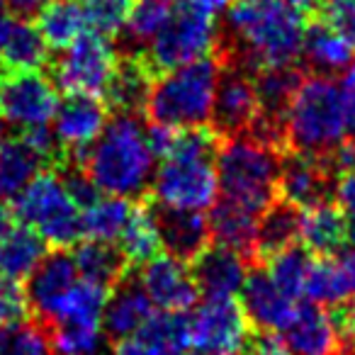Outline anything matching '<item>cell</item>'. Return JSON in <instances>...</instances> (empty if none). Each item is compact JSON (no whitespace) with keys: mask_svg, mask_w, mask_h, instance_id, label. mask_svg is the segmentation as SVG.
I'll return each mask as SVG.
<instances>
[{"mask_svg":"<svg viewBox=\"0 0 355 355\" xmlns=\"http://www.w3.org/2000/svg\"><path fill=\"white\" fill-rule=\"evenodd\" d=\"M304 17L290 0H234L222 30V59L256 73L295 66L302 54Z\"/></svg>","mask_w":355,"mask_h":355,"instance_id":"cell-1","label":"cell"},{"mask_svg":"<svg viewBox=\"0 0 355 355\" xmlns=\"http://www.w3.org/2000/svg\"><path fill=\"white\" fill-rule=\"evenodd\" d=\"M219 134L214 129L193 127L178 129L173 148L161 158L153 173V205L166 209H193L205 212L219 198L217 153Z\"/></svg>","mask_w":355,"mask_h":355,"instance_id":"cell-2","label":"cell"},{"mask_svg":"<svg viewBox=\"0 0 355 355\" xmlns=\"http://www.w3.org/2000/svg\"><path fill=\"white\" fill-rule=\"evenodd\" d=\"M80 166L100 193L139 198L151 188L156 156L146 139V124L139 114H114L93 144L85 148Z\"/></svg>","mask_w":355,"mask_h":355,"instance_id":"cell-3","label":"cell"},{"mask_svg":"<svg viewBox=\"0 0 355 355\" xmlns=\"http://www.w3.org/2000/svg\"><path fill=\"white\" fill-rule=\"evenodd\" d=\"M222 56H202L198 61L163 71L153 78L146 107L151 122L173 129L205 127L212 117L214 93H217Z\"/></svg>","mask_w":355,"mask_h":355,"instance_id":"cell-4","label":"cell"},{"mask_svg":"<svg viewBox=\"0 0 355 355\" xmlns=\"http://www.w3.org/2000/svg\"><path fill=\"white\" fill-rule=\"evenodd\" d=\"M282 139L295 151L326 156L345 141L343 88L331 76L302 78L282 117Z\"/></svg>","mask_w":355,"mask_h":355,"instance_id":"cell-5","label":"cell"},{"mask_svg":"<svg viewBox=\"0 0 355 355\" xmlns=\"http://www.w3.org/2000/svg\"><path fill=\"white\" fill-rule=\"evenodd\" d=\"M217 175L222 200L261 214L275 202L280 156L272 144L253 134H236L219 144Z\"/></svg>","mask_w":355,"mask_h":355,"instance_id":"cell-6","label":"cell"},{"mask_svg":"<svg viewBox=\"0 0 355 355\" xmlns=\"http://www.w3.org/2000/svg\"><path fill=\"white\" fill-rule=\"evenodd\" d=\"M12 214L54 248H71L83 236L80 207L69 195L59 171H42L12 200Z\"/></svg>","mask_w":355,"mask_h":355,"instance_id":"cell-7","label":"cell"},{"mask_svg":"<svg viewBox=\"0 0 355 355\" xmlns=\"http://www.w3.org/2000/svg\"><path fill=\"white\" fill-rule=\"evenodd\" d=\"M219 44H222V27L217 25V17L183 6L178 0L171 20L139 56L148 66V71L158 76L163 71L202 59V56L217 54Z\"/></svg>","mask_w":355,"mask_h":355,"instance_id":"cell-8","label":"cell"},{"mask_svg":"<svg viewBox=\"0 0 355 355\" xmlns=\"http://www.w3.org/2000/svg\"><path fill=\"white\" fill-rule=\"evenodd\" d=\"M117 64L119 51L112 40L88 30L73 44L61 49V56L54 61V83L66 93H85L103 98Z\"/></svg>","mask_w":355,"mask_h":355,"instance_id":"cell-9","label":"cell"},{"mask_svg":"<svg viewBox=\"0 0 355 355\" xmlns=\"http://www.w3.org/2000/svg\"><path fill=\"white\" fill-rule=\"evenodd\" d=\"M248 340V319L236 300H205L188 316V343L195 355H241Z\"/></svg>","mask_w":355,"mask_h":355,"instance_id":"cell-10","label":"cell"},{"mask_svg":"<svg viewBox=\"0 0 355 355\" xmlns=\"http://www.w3.org/2000/svg\"><path fill=\"white\" fill-rule=\"evenodd\" d=\"M59 100L54 78L42 71H6L0 76V117L22 132L51 124Z\"/></svg>","mask_w":355,"mask_h":355,"instance_id":"cell-11","label":"cell"},{"mask_svg":"<svg viewBox=\"0 0 355 355\" xmlns=\"http://www.w3.org/2000/svg\"><path fill=\"white\" fill-rule=\"evenodd\" d=\"M258 117H261V105H258L253 73L222 59V73H219L212 117H209L212 129L219 137L248 134Z\"/></svg>","mask_w":355,"mask_h":355,"instance_id":"cell-12","label":"cell"},{"mask_svg":"<svg viewBox=\"0 0 355 355\" xmlns=\"http://www.w3.org/2000/svg\"><path fill=\"white\" fill-rule=\"evenodd\" d=\"M107 124V105L100 95L69 93L59 100V107L51 119V132L64 151V161L80 163L85 148L98 139Z\"/></svg>","mask_w":355,"mask_h":355,"instance_id":"cell-13","label":"cell"},{"mask_svg":"<svg viewBox=\"0 0 355 355\" xmlns=\"http://www.w3.org/2000/svg\"><path fill=\"white\" fill-rule=\"evenodd\" d=\"M141 266L139 282L158 311L188 314V309H193L200 292L188 263L171 253H156Z\"/></svg>","mask_w":355,"mask_h":355,"instance_id":"cell-14","label":"cell"},{"mask_svg":"<svg viewBox=\"0 0 355 355\" xmlns=\"http://www.w3.org/2000/svg\"><path fill=\"white\" fill-rule=\"evenodd\" d=\"M290 355H338L343 348L338 321L326 306L297 304L280 331Z\"/></svg>","mask_w":355,"mask_h":355,"instance_id":"cell-15","label":"cell"},{"mask_svg":"<svg viewBox=\"0 0 355 355\" xmlns=\"http://www.w3.org/2000/svg\"><path fill=\"white\" fill-rule=\"evenodd\" d=\"M78 277L80 272L73 261V253H69L66 248H54L51 253H44L40 266L27 275V306L46 324L54 314L56 304L78 282Z\"/></svg>","mask_w":355,"mask_h":355,"instance_id":"cell-16","label":"cell"},{"mask_svg":"<svg viewBox=\"0 0 355 355\" xmlns=\"http://www.w3.org/2000/svg\"><path fill=\"white\" fill-rule=\"evenodd\" d=\"M190 268L198 292L205 300H234L241 292L243 280L248 275L246 256L232 251L227 246H207Z\"/></svg>","mask_w":355,"mask_h":355,"instance_id":"cell-17","label":"cell"},{"mask_svg":"<svg viewBox=\"0 0 355 355\" xmlns=\"http://www.w3.org/2000/svg\"><path fill=\"white\" fill-rule=\"evenodd\" d=\"M188 316L173 311H153L151 319L127 338L114 343V355H185Z\"/></svg>","mask_w":355,"mask_h":355,"instance_id":"cell-18","label":"cell"},{"mask_svg":"<svg viewBox=\"0 0 355 355\" xmlns=\"http://www.w3.org/2000/svg\"><path fill=\"white\" fill-rule=\"evenodd\" d=\"M239 295H241V309L246 314L248 324L266 331V334H280L297 306V302L290 300L270 280L266 270L248 272Z\"/></svg>","mask_w":355,"mask_h":355,"instance_id":"cell-19","label":"cell"},{"mask_svg":"<svg viewBox=\"0 0 355 355\" xmlns=\"http://www.w3.org/2000/svg\"><path fill=\"white\" fill-rule=\"evenodd\" d=\"M153 314V304L146 290L139 282V275L124 272L122 280L114 285V292L107 295L103 314V331L112 343L137 334Z\"/></svg>","mask_w":355,"mask_h":355,"instance_id":"cell-20","label":"cell"},{"mask_svg":"<svg viewBox=\"0 0 355 355\" xmlns=\"http://www.w3.org/2000/svg\"><path fill=\"white\" fill-rule=\"evenodd\" d=\"M329 188V171L324 166V158L311 153H290L280 158V175H277V193L282 200L295 205L297 209L326 200Z\"/></svg>","mask_w":355,"mask_h":355,"instance_id":"cell-21","label":"cell"},{"mask_svg":"<svg viewBox=\"0 0 355 355\" xmlns=\"http://www.w3.org/2000/svg\"><path fill=\"white\" fill-rule=\"evenodd\" d=\"M156 219L158 234H161V248H166L171 256L190 263L209 246L212 236H209V222L205 212L156 207Z\"/></svg>","mask_w":355,"mask_h":355,"instance_id":"cell-22","label":"cell"},{"mask_svg":"<svg viewBox=\"0 0 355 355\" xmlns=\"http://www.w3.org/2000/svg\"><path fill=\"white\" fill-rule=\"evenodd\" d=\"M348 236V222L338 205L319 200V202L300 209V239L306 251L314 256H334L345 246Z\"/></svg>","mask_w":355,"mask_h":355,"instance_id":"cell-23","label":"cell"},{"mask_svg":"<svg viewBox=\"0 0 355 355\" xmlns=\"http://www.w3.org/2000/svg\"><path fill=\"white\" fill-rule=\"evenodd\" d=\"M153 78L156 76L148 71L141 56H119L117 69L103 93L107 110H114L117 114H141Z\"/></svg>","mask_w":355,"mask_h":355,"instance_id":"cell-24","label":"cell"},{"mask_svg":"<svg viewBox=\"0 0 355 355\" xmlns=\"http://www.w3.org/2000/svg\"><path fill=\"white\" fill-rule=\"evenodd\" d=\"M46 158L25 137L8 139L0 146V202H12L44 171Z\"/></svg>","mask_w":355,"mask_h":355,"instance_id":"cell-25","label":"cell"},{"mask_svg":"<svg viewBox=\"0 0 355 355\" xmlns=\"http://www.w3.org/2000/svg\"><path fill=\"white\" fill-rule=\"evenodd\" d=\"M209 209H212V214L207 217V222L209 236L214 239V243L232 248L241 256H251L256 251L258 217L261 214L251 212L241 205L229 202V200L214 202Z\"/></svg>","mask_w":355,"mask_h":355,"instance_id":"cell-26","label":"cell"},{"mask_svg":"<svg viewBox=\"0 0 355 355\" xmlns=\"http://www.w3.org/2000/svg\"><path fill=\"white\" fill-rule=\"evenodd\" d=\"M110 287L78 277L73 287L56 304L46 326H83V329H103L105 302H107Z\"/></svg>","mask_w":355,"mask_h":355,"instance_id":"cell-27","label":"cell"},{"mask_svg":"<svg viewBox=\"0 0 355 355\" xmlns=\"http://www.w3.org/2000/svg\"><path fill=\"white\" fill-rule=\"evenodd\" d=\"M302 59L321 76H334L345 71L355 59V49L324 20L304 27L302 37Z\"/></svg>","mask_w":355,"mask_h":355,"instance_id":"cell-28","label":"cell"},{"mask_svg":"<svg viewBox=\"0 0 355 355\" xmlns=\"http://www.w3.org/2000/svg\"><path fill=\"white\" fill-rule=\"evenodd\" d=\"M178 0H129L124 30L119 32L127 56H139L175 12Z\"/></svg>","mask_w":355,"mask_h":355,"instance_id":"cell-29","label":"cell"},{"mask_svg":"<svg viewBox=\"0 0 355 355\" xmlns=\"http://www.w3.org/2000/svg\"><path fill=\"white\" fill-rule=\"evenodd\" d=\"M49 49L40 27L30 22V17H20L12 20L0 46V64L6 71H42L49 64Z\"/></svg>","mask_w":355,"mask_h":355,"instance_id":"cell-30","label":"cell"},{"mask_svg":"<svg viewBox=\"0 0 355 355\" xmlns=\"http://www.w3.org/2000/svg\"><path fill=\"white\" fill-rule=\"evenodd\" d=\"M35 17V25L51 49H66L90 30L85 3L80 0H46Z\"/></svg>","mask_w":355,"mask_h":355,"instance_id":"cell-31","label":"cell"},{"mask_svg":"<svg viewBox=\"0 0 355 355\" xmlns=\"http://www.w3.org/2000/svg\"><path fill=\"white\" fill-rule=\"evenodd\" d=\"M46 253V241L30 227L20 224L0 239V275L12 282L27 280Z\"/></svg>","mask_w":355,"mask_h":355,"instance_id":"cell-32","label":"cell"},{"mask_svg":"<svg viewBox=\"0 0 355 355\" xmlns=\"http://www.w3.org/2000/svg\"><path fill=\"white\" fill-rule=\"evenodd\" d=\"M132 209H134V205L129 198L100 193L93 202L80 209L83 236L93 239V241L114 243L119 239V234H122L124 224L129 222Z\"/></svg>","mask_w":355,"mask_h":355,"instance_id":"cell-33","label":"cell"},{"mask_svg":"<svg viewBox=\"0 0 355 355\" xmlns=\"http://www.w3.org/2000/svg\"><path fill=\"white\" fill-rule=\"evenodd\" d=\"M73 261L78 266L80 277H85L90 282H98L103 287L117 285L129 266V261L119 251V246L107 241H93V239L76 246Z\"/></svg>","mask_w":355,"mask_h":355,"instance_id":"cell-34","label":"cell"},{"mask_svg":"<svg viewBox=\"0 0 355 355\" xmlns=\"http://www.w3.org/2000/svg\"><path fill=\"white\" fill-rule=\"evenodd\" d=\"M300 239V209L290 202H270L258 217L256 251L261 256H272L292 246Z\"/></svg>","mask_w":355,"mask_h":355,"instance_id":"cell-35","label":"cell"},{"mask_svg":"<svg viewBox=\"0 0 355 355\" xmlns=\"http://www.w3.org/2000/svg\"><path fill=\"white\" fill-rule=\"evenodd\" d=\"M117 246L129 263H146L148 258L161 253V234L153 205H134L129 222L117 239Z\"/></svg>","mask_w":355,"mask_h":355,"instance_id":"cell-36","label":"cell"},{"mask_svg":"<svg viewBox=\"0 0 355 355\" xmlns=\"http://www.w3.org/2000/svg\"><path fill=\"white\" fill-rule=\"evenodd\" d=\"M350 295L348 275L343 266L329 258H314L304 280V295L302 300H309L319 306H336L343 304Z\"/></svg>","mask_w":355,"mask_h":355,"instance_id":"cell-37","label":"cell"},{"mask_svg":"<svg viewBox=\"0 0 355 355\" xmlns=\"http://www.w3.org/2000/svg\"><path fill=\"white\" fill-rule=\"evenodd\" d=\"M311 261H314V256L306 248L292 243V246L268 256L266 272L290 300L300 302L302 295H304V280H306V272H309Z\"/></svg>","mask_w":355,"mask_h":355,"instance_id":"cell-38","label":"cell"},{"mask_svg":"<svg viewBox=\"0 0 355 355\" xmlns=\"http://www.w3.org/2000/svg\"><path fill=\"white\" fill-rule=\"evenodd\" d=\"M0 355H54L49 331L35 321L17 319L0 326Z\"/></svg>","mask_w":355,"mask_h":355,"instance_id":"cell-39","label":"cell"},{"mask_svg":"<svg viewBox=\"0 0 355 355\" xmlns=\"http://www.w3.org/2000/svg\"><path fill=\"white\" fill-rule=\"evenodd\" d=\"M49 329L54 355H100L107 338L103 329H83V326H49Z\"/></svg>","mask_w":355,"mask_h":355,"instance_id":"cell-40","label":"cell"},{"mask_svg":"<svg viewBox=\"0 0 355 355\" xmlns=\"http://www.w3.org/2000/svg\"><path fill=\"white\" fill-rule=\"evenodd\" d=\"M88 25L93 32L105 37H119L129 12V0H85Z\"/></svg>","mask_w":355,"mask_h":355,"instance_id":"cell-41","label":"cell"},{"mask_svg":"<svg viewBox=\"0 0 355 355\" xmlns=\"http://www.w3.org/2000/svg\"><path fill=\"white\" fill-rule=\"evenodd\" d=\"M324 22L355 49V0H326Z\"/></svg>","mask_w":355,"mask_h":355,"instance_id":"cell-42","label":"cell"},{"mask_svg":"<svg viewBox=\"0 0 355 355\" xmlns=\"http://www.w3.org/2000/svg\"><path fill=\"white\" fill-rule=\"evenodd\" d=\"M27 309H30V306H27L22 287L17 285V282L0 275V326L10 324V321H17V319H25Z\"/></svg>","mask_w":355,"mask_h":355,"instance_id":"cell-43","label":"cell"},{"mask_svg":"<svg viewBox=\"0 0 355 355\" xmlns=\"http://www.w3.org/2000/svg\"><path fill=\"white\" fill-rule=\"evenodd\" d=\"M336 205L340 207L345 222H348V234L355 239V171L338 175V183H336Z\"/></svg>","mask_w":355,"mask_h":355,"instance_id":"cell-44","label":"cell"},{"mask_svg":"<svg viewBox=\"0 0 355 355\" xmlns=\"http://www.w3.org/2000/svg\"><path fill=\"white\" fill-rule=\"evenodd\" d=\"M324 158V166L329 171V175H345V173L355 171V141H340L338 146L331 148Z\"/></svg>","mask_w":355,"mask_h":355,"instance_id":"cell-45","label":"cell"},{"mask_svg":"<svg viewBox=\"0 0 355 355\" xmlns=\"http://www.w3.org/2000/svg\"><path fill=\"white\" fill-rule=\"evenodd\" d=\"M241 355H290V350L285 348V343H282L277 336L263 331L258 338L248 340L246 350H243Z\"/></svg>","mask_w":355,"mask_h":355,"instance_id":"cell-46","label":"cell"},{"mask_svg":"<svg viewBox=\"0 0 355 355\" xmlns=\"http://www.w3.org/2000/svg\"><path fill=\"white\" fill-rule=\"evenodd\" d=\"M338 321V329H340V338H343V345H355V295L353 300H345L343 302V309L338 311L336 316Z\"/></svg>","mask_w":355,"mask_h":355,"instance_id":"cell-47","label":"cell"},{"mask_svg":"<svg viewBox=\"0 0 355 355\" xmlns=\"http://www.w3.org/2000/svg\"><path fill=\"white\" fill-rule=\"evenodd\" d=\"M8 6V10L12 12V15L17 17H35L37 12L42 10V6H44L46 0H3Z\"/></svg>","mask_w":355,"mask_h":355,"instance_id":"cell-48","label":"cell"},{"mask_svg":"<svg viewBox=\"0 0 355 355\" xmlns=\"http://www.w3.org/2000/svg\"><path fill=\"white\" fill-rule=\"evenodd\" d=\"M343 114H345V137L355 141V88L343 85Z\"/></svg>","mask_w":355,"mask_h":355,"instance_id":"cell-49","label":"cell"},{"mask_svg":"<svg viewBox=\"0 0 355 355\" xmlns=\"http://www.w3.org/2000/svg\"><path fill=\"white\" fill-rule=\"evenodd\" d=\"M180 3H183V6L195 8V10H202V12H207V15L217 17L219 12L229 10V6H232L234 0H180Z\"/></svg>","mask_w":355,"mask_h":355,"instance_id":"cell-50","label":"cell"},{"mask_svg":"<svg viewBox=\"0 0 355 355\" xmlns=\"http://www.w3.org/2000/svg\"><path fill=\"white\" fill-rule=\"evenodd\" d=\"M340 266H343L345 275H348V285H350V292L355 295V248H350L348 253H345V258L340 261Z\"/></svg>","mask_w":355,"mask_h":355,"instance_id":"cell-51","label":"cell"},{"mask_svg":"<svg viewBox=\"0 0 355 355\" xmlns=\"http://www.w3.org/2000/svg\"><path fill=\"white\" fill-rule=\"evenodd\" d=\"M10 25H12V12L8 10V6L3 3V0H0V46H3V42H6Z\"/></svg>","mask_w":355,"mask_h":355,"instance_id":"cell-52","label":"cell"},{"mask_svg":"<svg viewBox=\"0 0 355 355\" xmlns=\"http://www.w3.org/2000/svg\"><path fill=\"white\" fill-rule=\"evenodd\" d=\"M10 229H12V214L6 207V202H0V239L6 236Z\"/></svg>","mask_w":355,"mask_h":355,"instance_id":"cell-53","label":"cell"},{"mask_svg":"<svg viewBox=\"0 0 355 355\" xmlns=\"http://www.w3.org/2000/svg\"><path fill=\"white\" fill-rule=\"evenodd\" d=\"M292 6L297 8V10H302V12H306V10H314L319 3H324V0H290Z\"/></svg>","mask_w":355,"mask_h":355,"instance_id":"cell-54","label":"cell"},{"mask_svg":"<svg viewBox=\"0 0 355 355\" xmlns=\"http://www.w3.org/2000/svg\"><path fill=\"white\" fill-rule=\"evenodd\" d=\"M345 71H348V73H345V85H348V88H355V59Z\"/></svg>","mask_w":355,"mask_h":355,"instance_id":"cell-55","label":"cell"},{"mask_svg":"<svg viewBox=\"0 0 355 355\" xmlns=\"http://www.w3.org/2000/svg\"><path fill=\"white\" fill-rule=\"evenodd\" d=\"M8 141V122L3 117H0V146Z\"/></svg>","mask_w":355,"mask_h":355,"instance_id":"cell-56","label":"cell"},{"mask_svg":"<svg viewBox=\"0 0 355 355\" xmlns=\"http://www.w3.org/2000/svg\"><path fill=\"white\" fill-rule=\"evenodd\" d=\"M185 355H195V353H193V350H190V353H185Z\"/></svg>","mask_w":355,"mask_h":355,"instance_id":"cell-57","label":"cell"},{"mask_svg":"<svg viewBox=\"0 0 355 355\" xmlns=\"http://www.w3.org/2000/svg\"><path fill=\"white\" fill-rule=\"evenodd\" d=\"M324 3H326V0H324Z\"/></svg>","mask_w":355,"mask_h":355,"instance_id":"cell-58","label":"cell"}]
</instances>
